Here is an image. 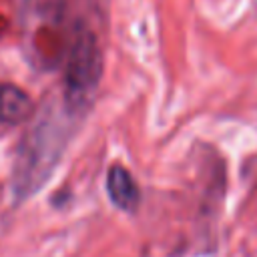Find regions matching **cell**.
I'll use <instances>...</instances> for the list:
<instances>
[{
    "mask_svg": "<svg viewBox=\"0 0 257 257\" xmlns=\"http://www.w3.org/2000/svg\"><path fill=\"white\" fill-rule=\"evenodd\" d=\"M30 116H32L30 96L22 88L10 82H0V124L24 122Z\"/></svg>",
    "mask_w": 257,
    "mask_h": 257,
    "instance_id": "obj_3",
    "label": "cell"
},
{
    "mask_svg": "<svg viewBox=\"0 0 257 257\" xmlns=\"http://www.w3.org/2000/svg\"><path fill=\"white\" fill-rule=\"evenodd\" d=\"M106 191L110 201L122 211H137L141 203L139 185L122 165H112L106 175Z\"/></svg>",
    "mask_w": 257,
    "mask_h": 257,
    "instance_id": "obj_2",
    "label": "cell"
},
{
    "mask_svg": "<svg viewBox=\"0 0 257 257\" xmlns=\"http://www.w3.org/2000/svg\"><path fill=\"white\" fill-rule=\"evenodd\" d=\"M102 76V50L90 28H80L64 64V102L72 112L82 110L94 96Z\"/></svg>",
    "mask_w": 257,
    "mask_h": 257,
    "instance_id": "obj_1",
    "label": "cell"
}]
</instances>
